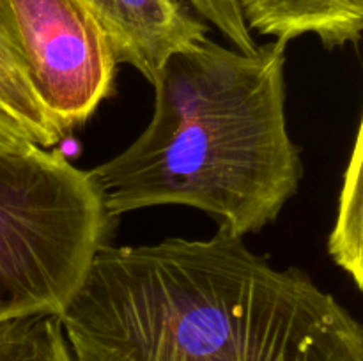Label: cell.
<instances>
[{
  "label": "cell",
  "mask_w": 363,
  "mask_h": 361,
  "mask_svg": "<svg viewBox=\"0 0 363 361\" xmlns=\"http://www.w3.org/2000/svg\"><path fill=\"white\" fill-rule=\"evenodd\" d=\"M59 317L74 361H363L332 294L225 230L106 244Z\"/></svg>",
  "instance_id": "1"
},
{
  "label": "cell",
  "mask_w": 363,
  "mask_h": 361,
  "mask_svg": "<svg viewBox=\"0 0 363 361\" xmlns=\"http://www.w3.org/2000/svg\"><path fill=\"white\" fill-rule=\"evenodd\" d=\"M286 46L245 53L204 35L174 52L152 81L147 127L89 170L110 218L188 205L240 237L275 222L303 176L287 131Z\"/></svg>",
  "instance_id": "2"
},
{
  "label": "cell",
  "mask_w": 363,
  "mask_h": 361,
  "mask_svg": "<svg viewBox=\"0 0 363 361\" xmlns=\"http://www.w3.org/2000/svg\"><path fill=\"white\" fill-rule=\"evenodd\" d=\"M113 223L89 170L60 151L0 149V322L59 315Z\"/></svg>",
  "instance_id": "3"
},
{
  "label": "cell",
  "mask_w": 363,
  "mask_h": 361,
  "mask_svg": "<svg viewBox=\"0 0 363 361\" xmlns=\"http://www.w3.org/2000/svg\"><path fill=\"white\" fill-rule=\"evenodd\" d=\"M30 84L69 134L113 92L117 62L82 0H9Z\"/></svg>",
  "instance_id": "4"
},
{
  "label": "cell",
  "mask_w": 363,
  "mask_h": 361,
  "mask_svg": "<svg viewBox=\"0 0 363 361\" xmlns=\"http://www.w3.org/2000/svg\"><path fill=\"white\" fill-rule=\"evenodd\" d=\"M106 35L117 64L155 81L165 60L208 28L184 0H82Z\"/></svg>",
  "instance_id": "5"
},
{
  "label": "cell",
  "mask_w": 363,
  "mask_h": 361,
  "mask_svg": "<svg viewBox=\"0 0 363 361\" xmlns=\"http://www.w3.org/2000/svg\"><path fill=\"white\" fill-rule=\"evenodd\" d=\"M248 30L289 42L314 34L326 48L360 41L363 0H238Z\"/></svg>",
  "instance_id": "6"
},
{
  "label": "cell",
  "mask_w": 363,
  "mask_h": 361,
  "mask_svg": "<svg viewBox=\"0 0 363 361\" xmlns=\"http://www.w3.org/2000/svg\"><path fill=\"white\" fill-rule=\"evenodd\" d=\"M0 106L41 147H55L66 138L32 87L9 0H0Z\"/></svg>",
  "instance_id": "7"
},
{
  "label": "cell",
  "mask_w": 363,
  "mask_h": 361,
  "mask_svg": "<svg viewBox=\"0 0 363 361\" xmlns=\"http://www.w3.org/2000/svg\"><path fill=\"white\" fill-rule=\"evenodd\" d=\"M362 122L358 126L353 154L344 173L339 212L328 239L333 260L350 273L358 289L363 287V190H362Z\"/></svg>",
  "instance_id": "8"
},
{
  "label": "cell",
  "mask_w": 363,
  "mask_h": 361,
  "mask_svg": "<svg viewBox=\"0 0 363 361\" xmlns=\"http://www.w3.org/2000/svg\"><path fill=\"white\" fill-rule=\"evenodd\" d=\"M0 361H74L59 315L0 322Z\"/></svg>",
  "instance_id": "9"
},
{
  "label": "cell",
  "mask_w": 363,
  "mask_h": 361,
  "mask_svg": "<svg viewBox=\"0 0 363 361\" xmlns=\"http://www.w3.org/2000/svg\"><path fill=\"white\" fill-rule=\"evenodd\" d=\"M184 2L199 16L215 25L236 50L250 53L257 48L252 32L245 23L238 0H184Z\"/></svg>",
  "instance_id": "10"
},
{
  "label": "cell",
  "mask_w": 363,
  "mask_h": 361,
  "mask_svg": "<svg viewBox=\"0 0 363 361\" xmlns=\"http://www.w3.org/2000/svg\"><path fill=\"white\" fill-rule=\"evenodd\" d=\"M32 142L30 134L23 126L0 106V149H14Z\"/></svg>",
  "instance_id": "11"
}]
</instances>
